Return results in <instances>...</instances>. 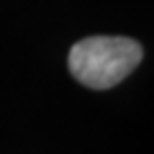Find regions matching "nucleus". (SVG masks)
<instances>
[{
  "label": "nucleus",
  "mask_w": 154,
  "mask_h": 154,
  "mask_svg": "<svg viewBox=\"0 0 154 154\" xmlns=\"http://www.w3.org/2000/svg\"><path fill=\"white\" fill-rule=\"evenodd\" d=\"M142 60V46L126 36H90L78 40L68 54L70 74L92 90L120 84Z\"/></svg>",
  "instance_id": "1"
}]
</instances>
